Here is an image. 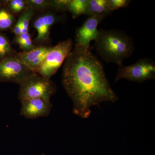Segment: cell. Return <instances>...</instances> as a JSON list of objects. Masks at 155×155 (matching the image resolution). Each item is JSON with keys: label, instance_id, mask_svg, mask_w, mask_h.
Wrapping results in <instances>:
<instances>
[{"label": "cell", "instance_id": "8992f818", "mask_svg": "<svg viewBox=\"0 0 155 155\" xmlns=\"http://www.w3.org/2000/svg\"><path fill=\"white\" fill-rule=\"evenodd\" d=\"M33 18L32 26L37 33L34 41L37 46H40L45 45L49 41L53 25L58 22H64L66 16L64 13H58L49 10L40 13Z\"/></svg>", "mask_w": 155, "mask_h": 155}, {"label": "cell", "instance_id": "e0dca14e", "mask_svg": "<svg viewBox=\"0 0 155 155\" xmlns=\"http://www.w3.org/2000/svg\"><path fill=\"white\" fill-rule=\"evenodd\" d=\"M14 41L24 52L29 51L37 46L34 44L28 31L15 36Z\"/></svg>", "mask_w": 155, "mask_h": 155}, {"label": "cell", "instance_id": "3957f363", "mask_svg": "<svg viewBox=\"0 0 155 155\" xmlns=\"http://www.w3.org/2000/svg\"><path fill=\"white\" fill-rule=\"evenodd\" d=\"M19 85L18 98L20 101L35 98L50 101L56 91L55 85L51 79L35 72L27 76Z\"/></svg>", "mask_w": 155, "mask_h": 155}, {"label": "cell", "instance_id": "7a4b0ae2", "mask_svg": "<svg viewBox=\"0 0 155 155\" xmlns=\"http://www.w3.org/2000/svg\"><path fill=\"white\" fill-rule=\"evenodd\" d=\"M97 54L106 63H114L118 66L133 54L135 48L132 38L119 29L101 28L95 41Z\"/></svg>", "mask_w": 155, "mask_h": 155}, {"label": "cell", "instance_id": "52a82bcc", "mask_svg": "<svg viewBox=\"0 0 155 155\" xmlns=\"http://www.w3.org/2000/svg\"><path fill=\"white\" fill-rule=\"evenodd\" d=\"M33 72L15 56L0 61V82H12L19 84Z\"/></svg>", "mask_w": 155, "mask_h": 155}, {"label": "cell", "instance_id": "8fae6325", "mask_svg": "<svg viewBox=\"0 0 155 155\" xmlns=\"http://www.w3.org/2000/svg\"><path fill=\"white\" fill-rule=\"evenodd\" d=\"M107 0H88L85 15L88 17L97 16L105 18L111 15Z\"/></svg>", "mask_w": 155, "mask_h": 155}, {"label": "cell", "instance_id": "5b68a950", "mask_svg": "<svg viewBox=\"0 0 155 155\" xmlns=\"http://www.w3.org/2000/svg\"><path fill=\"white\" fill-rule=\"evenodd\" d=\"M118 67L114 84L122 79L140 83L155 78V62L152 58H141L129 66Z\"/></svg>", "mask_w": 155, "mask_h": 155}, {"label": "cell", "instance_id": "ba28073f", "mask_svg": "<svg viewBox=\"0 0 155 155\" xmlns=\"http://www.w3.org/2000/svg\"><path fill=\"white\" fill-rule=\"evenodd\" d=\"M104 18L97 16L88 17L82 25L76 29L75 45L89 48L91 42L96 40L99 34L97 27Z\"/></svg>", "mask_w": 155, "mask_h": 155}, {"label": "cell", "instance_id": "5bb4252c", "mask_svg": "<svg viewBox=\"0 0 155 155\" xmlns=\"http://www.w3.org/2000/svg\"><path fill=\"white\" fill-rule=\"evenodd\" d=\"M88 0H70L68 11L73 19L85 15Z\"/></svg>", "mask_w": 155, "mask_h": 155}, {"label": "cell", "instance_id": "ffe728a7", "mask_svg": "<svg viewBox=\"0 0 155 155\" xmlns=\"http://www.w3.org/2000/svg\"><path fill=\"white\" fill-rule=\"evenodd\" d=\"M109 8L112 12L121 8H125L131 3L130 0H107Z\"/></svg>", "mask_w": 155, "mask_h": 155}, {"label": "cell", "instance_id": "d6986e66", "mask_svg": "<svg viewBox=\"0 0 155 155\" xmlns=\"http://www.w3.org/2000/svg\"><path fill=\"white\" fill-rule=\"evenodd\" d=\"M70 0H50V10L58 13H64L68 11Z\"/></svg>", "mask_w": 155, "mask_h": 155}, {"label": "cell", "instance_id": "6da1fadb", "mask_svg": "<svg viewBox=\"0 0 155 155\" xmlns=\"http://www.w3.org/2000/svg\"><path fill=\"white\" fill-rule=\"evenodd\" d=\"M73 45L63 64L62 84L72 100L74 114L85 119L91 114L93 106L103 102L115 103L119 97L99 59L89 48Z\"/></svg>", "mask_w": 155, "mask_h": 155}, {"label": "cell", "instance_id": "9c48e42d", "mask_svg": "<svg viewBox=\"0 0 155 155\" xmlns=\"http://www.w3.org/2000/svg\"><path fill=\"white\" fill-rule=\"evenodd\" d=\"M20 102V114L27 119H35L46 117L49 115L52 108L50 101L41 98L24 100Z\"/></svg>", "mask_w": 155, "mask_h": 155}, {"label": "cell", "instance_id": "30bf717a", "mask_svg": "<svg viewBox=\"0 0 155 155\" xmlns=\"http://www.w3.org/2000/svg\"><path fill=\"white\" fill-rule=\"evenodd\" d=\"M51 48L45 45L37 46L29 51L17 52L15 57L29 70L35 72Z\"/></svg>", "mask_w": 155, "mask_h": 155}, {"label": "cell", "instance_id": "ac0fdd59", "mask_svg": "<svg viewBox=\"0 0 155 155\" xmlns=\"http://www.w3.org/2000/svg\"><path fill=\"white\" fill-rule=\"evenodd\" d=\"M28 8L40 13L50 10V0H27Z\"/></svg>", "mask_w": 155, "mask_h": 155}, {"label": "cell", "instance_id": "277c9868", "mask_svg": "<svg viewBox=\"0 0 155 155\" xmlns=\"http://www.w3.org/2000/svg\"><path fill=\"white\" fill-rule=\"evenodd\" d=\"M73 46L72 40L68 38L52 47L44 60L35 72L51 79L64 64Z\"/></svg>", "mask_w": 155, "mask_h": 155}, {"label": "cell", "instance_id": "7c38bea8", "mask_svg": "<svg viewBox=\"0 0 155 155\" xmlns=\"http://www.w3.org/2000/svg\"><path fill=\"white\" fill-rule=\"evenodd\" d=\"M35 12L32 9L27 8L20 14L17 22L11 28L12 33L15 36L24 32H28L29 24L35 15Z\"/></svg>", "mask_w": 155, "mask_h": 155}, {"label": "cell", "instance_id": "9a60e30c", "mask_svg": "<svg viewBox=\"0 0 155 155\" xmlns=\"http://www.w3.org/2000/svg\"><path fill=\"white\" fill-rule=\"evenodd\" d=\"M17 52L12 47L8 36L0 32V61L9 57H14Z\"/></svg>", "mask_w": 155, "mask_h": 155}, {"label": "cell", "instance_id": "4fadbf2b", "mask_svg": "<svg viewBox=\"0 0 155 155\" xmlns=\"http://www.w3.org/2000/svg\"><path fill=\"white\" fill-rule=\"evenodd\" d=\"M16 22L15 15L3 5H0V32L11 29Z\"/></svg>", "mask_w": 155, "mask_h": 155}, {"label": "cell", "instance_id": "2e32d148", "mask_svg": "<svg viewBox=\"0 0 155 155\" xmlns=\"http://www.w3.org/2000/svg\"><path fill=\"white\" fill-rule=\"evenodd\" d=\"M0 5L5 6L14 15L22 14L28 8L27 0L0 1Z\"/></svg>", "mask_w": 155, "mask_h": 155}]
</instances>
